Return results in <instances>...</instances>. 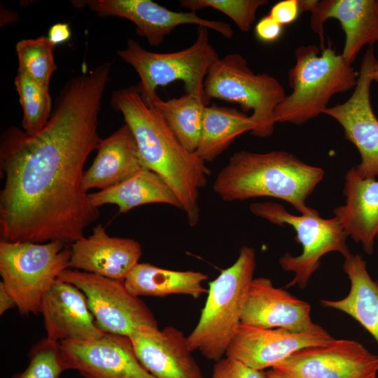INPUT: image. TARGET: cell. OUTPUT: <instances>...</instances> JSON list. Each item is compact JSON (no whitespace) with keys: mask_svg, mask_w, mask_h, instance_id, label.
Instances as JSON below:
<instances>
[{"mask_svg":"<svg viewBox=\"0 0 378 378\" xmlns=\"http://www.w3.org/2000/svg\"><path fill=\"white\" fill-rule=\"evenodd\" d=\"M108 76L94 69L62 88L44 127L17 126L0 138L1 240L71 244L99 216L83 186L84 165L102 139L99 115Z\"/></svg>","mask_w":378,"mask_h":378,"instance_id":"6da1fadb","label":"cell"},{"mask_svg":"<svg viewBox=\"0 0 378 378\" xmlns=\"http://www.w3.org/2000/svg\"><path fill=\"white\" fill-rule=\"evenodd\" d=\"M111 106L131 129L146 167L169 186L181 205L190 227L200 220V190L210 174L205 162L186 149L162 115L144 99L139 86L114 91Z\"/></svg>","mask_w":378,"mask_h":378,"instance_id":"7a4b0ae2","label":"cell"},{"mask_svg":"<svg viewBox=\"0 0 378 378\" xmlns=\"http://www.w3.org/2000/svg\"><path fill=\"white\" fill-rule=\"evenodd\" d=\"M324 174L321 167L307 164L286 151L241 150L218 172L213 190L226 202L276 198L305 214L313 210L306 202Z\"/></svg>","mask_w":378,"mask_h":378,"instance_id":"3957f363","label":"cell"},{"mask_svg":"<svg viewBox=\"0 0 378 378\" xmlns=\"http://www.w3.org/2000/svg\"><path fill=\"white\" fill-rule=\"evenodd\" d=\"M295 64L288 71L292 92L276 107L274 121L302 125L328 108L331 97L354 88L358 73L328 45L322 49L302 46L295 51Z\"/></svg>","mask_w":378,"mask_h":378,"instance_id":"277c9868","label":"cell"},{"mask_svg":"<svg viewBox=\"0 0 378 378\" xmlns=\"http://www.w3.org/2000/svg\"><path fill=\"white\" fill-rule=\"evenodd\" d=\"M253 248L242 246L236 261L209 284L199 321L187 336L189 349L218 361L237 332L255 269Z\"/></svg>","mask_w":378,"mask_h":378,"instance_id":"5b68a950","label":"cell"},{"mask_svg":"<svg viewBox=\"0 0 378 378\" xmlns=\"http://www.w3.org/2000/svg\"><path fill=\"white\" fill-rule=\"evenodd\" d=\"M71 249L60 241H0L1 282L23 316L40 313L42 299L69 268Z\"/></svg>","mask_w":378,"mask_h":378,"instance_id":"8992f818","label":"cell"},{"mask_svg":"<svg viewBox=\"0 0 378 378\" xmlns=\"http://www.w3.org/2000/svg\"><path fill=\"white\" fill-rule=\"evenodd\" d=\"M206 99L214 98L239 104L245 112L252 111L256 137L270 136L274 130V112L286 96L281 83L268 74H255L239 53H228L210 67L204 81Z\"/></svg>","mask_w":378,"mask_h":378,"instance_id":"52a82bcc","label":"cell"},{"mask_svg":"<svg viewBox=\"0 0 378 378\" xmlns=\"http://www.w3.org/2000/svg\"><path fill=\"white\" fill-rule=\"evenodd\" d=\"M208 29L198 26L195 41L176 52H150L132 38L127 40L124 49L118 51V55L138 74L141 80L139 88L145 102L158 94V87L181 80L184 83L186 93L209 102L204 95V81L219 57L209 41Z\"/></svg>","mask_w":378,"mask_h":378,"instance_id":"ba28073f","label":"cell"},{"mask_svg":"<svg viewBox=\"0 0 378 378\" xmlns=\"http://www.w3.org/2000/svg\"><path fill=\"white\" fill-rule=\"evenodd\" d=\"M249 208L255 216L278 225H288L296 232L295 239L302 246V253L293 255L286 253L279 260L284 271L294 274L287 288L298 286L304 288L326 254L337 252L344 258L351 254L346 242L348 237L335 216L323 218L314 209L308 214L294 215L274 202H254Z\"/></svg>","mask_w":378,"mask_h":378,"instance_id":"9c48e42d","label":"cell"},{"mask_svg":"<svg viewBox=\"0 0 378 378\" xmlns=\"http://www.w3.org/2000/svg\"><path fill=\"white\" fill-rule=\"evenodd\" d=\"M58 279L74 285L85 294L103 332L130 337L143 326L158 328L152 311L139 297L128 291L124 281L69 268Z\"/></svg>","mask_w":378,"mask_h":378,"instance_id":"30bf717a","label":"cell"},{"mask_svg":"<svg viewBox=\"0 0 378 378\" xmlns=\"http://www.w3.org/2000/svg\"><path fill=\"white\" fill-rule=\"evenodd\" d=\"M377 62L374 48L370 46L362 59L351 96L323 111L342 127L345 138L356 147L361 160L355 169L361 177L368 178L378 176V119L370 102V85Z\"/></svg>","mask_w":378,"mask_h":378,"instance_id":"8fae6325","label":"cell"},{"mask_svg":"<svg viewBox=\"0 0 378 378\" xmlns=\"http://www.w3.org/2000/svg\"><path fill=\"white\" fill-rule=\"evenodd\" d=\"M272 368L286 378H377L378 356L357 341L333 339L300 349Z\"/></svg>","mask_w":378,"mask_h":378,"instance_id":"7c38bea8","label":"cell"},{"mask_svg":"<svg viewBox=\"0 0 378 378\" xmlns=\"http://www.w3.org/2000/svg\"><path fill=\"white\" fill-rule=\"evenodd\" d=\"M76 6H87L100 17H116L133 22L136 33L158 46L174 29L183 24H197L213 29L230 38L234 32L229 24L200 18L194 12H176L151 0H88L73 1Z\"/></svg>","mask_w":378,"mask_h":378,"instance_id":"4fadbf2b","label":"cell"},{"mask_svg":"<svg viewBox=\"0 0 378 378\" xmlns=\"http://www.w3.org/2000/svg\"><path fill=\"white\" fill-rule=\"evenodd\" d=\"M59 343L66 370L83 378H155L139 360L128 336L104 333L87 342Z\"/></svg>","mask_w":378,"mask_h":378,"instance_id":"5bb4252c","label":"cell"},{"mask_svg":"<svg viewBox=\"0 0 378 378\" xmlns=\"http://www.w3.org/2000/svg\"><path fill=\"white\" fill-rule=\"evenodd\" d=\"M334 338L321 326L301 332L265 328L241 323L225 356L258 370L273 368L294 352L326 344Z\"/></svg>","mask_w":378,"mask_h":378,"instance_id":"9a60e30c","label":"cell"},{"mask_svg":"<svg viewBox=\"0 0 378 378\" xmlns=\"http://www.w3.org/2000/svg\"><path fill=\"white\" fill-rule=\"evenodd\" d=\"M299 5L300 12H311V27L319 36L321 49L325 22L329 18L340 22L345 34L341 54L350 64L364 46L378 41V0H299Z\"/></svg>","mask_w":378,"mask_h":378,"instance_id":"2e32d148","label":"cell"},{"mask_svg":"<svg viewBox=\"0 0 378 378\" xmlns=\"http://www.w3.org/2000/svg\"><path fill=\"white\" fill-rule=\"evenodd\" d=\"M130 337L139 360L155 378H204L180 330L146 326Z\"/></svg>","mask_w":378,"mask_h":378,"instance_id":"e0dca14e","label":"cell"},{"mask_svg":"<svg viewBox=\"0 0 378 378\" xmlns=\"http://www.w3.org/2000/svg\"><path fill=\"white\" fill-rule=\"evenodd\" d=\"M241 323L301 332L316 328L311 306L265 277L254 278L250 286Z\"/></svg>","mask_w":378,"mask_h":378,"instance_id":"ac0fdd59","label":"cell"},{"mask_svg":"<svg viewBox=\"0 0 378 378\" xmlns=\"http://www.w3.org/2000/svg\"><path fill=\"white\" fill-rule=\"evenodd\" d=\"M40 313L50 340L87 342L102 337L85 294L74 285L57 279L43 296Z\"/></svg>","mask_w":378,"mask_h":378,"instance_id":"d6986e66","label":"cell"},{"mask_svg":"<svg viewBox=\"0 0 378 378\" xmlns=\"http://www.w3.org/2000/svg\"><path fill=\"white\" fill-rule=\"evenodd\" d=\"M69 269L125 281L142 255L140 244L134 239L109 236L102 224L92 234L70 246Z\"/></svg>","mask_w":378,"mask_h":378,"instance_id":"ffe728a7","label":"cell"},{"mask_svg":"<svg viewBox=\"0 0 378 378\" xmlns=\"http://www.w3.org/2000/svg\"><path fill=\"white\" fill-rule=\"evenodd\" d=\"M343 193L345 202L334 209V216L347 237L372 255L378 237V180L361 177L353 167L345 174Z\"/></svg>","mask_w":378,"mask_h":378,"instance_id":"44dd1931","label":"cell"},{"mask_svg":"<svg viewBox=\"0 0 378 378\" xmlns=\"http://www.w3.org/2000/svg\"><path fill=\"white\" fill-rule=\"evenodd\" d=\"M97 150L92 164L83 174V186L86 191L112 187L148 169L127 124L101 139Z\"/></svg>","mask_w":378,"mask_h":378,"instance_id":"7402d4cb","label":"cell"},{"mask_svg":"<svg viewBox=\"0 0 378 378\" xmlns=\"http://www.w3.org/2000/svg\"><path fill=\"white\" fill-rule=\"evenodd\" d=\"M343 269L350 281L349 293L337 300H321L327 308L342 312L358 321L378 343V281L367 270L360 255L344 258Z\"/></svg>","mask_w":378,"mask_h":378,"instance_id":"603a6c76","label":"cell"},{"mask_svg":"<svg viewBox=\"0 0 378 378\" xmlns=\"http://www.w3.org/2000/svg\"><path fill=\"white\" fill-rule=\"evenodd\" d=\"M92 205L96 208L111 204L119 213L147 204L162 203L181 209L178 198L169 186L154 172L146 169L112 187L88 193Z\"/></svg>","mask_w":378,"mask_h":378,"instance_id":"cb8c5ba5","label":"cell"},{"mask_svg":"<svg viewBox=\"0 0 378 378\" xmlns=\"http://www.w3.org/2000/svg\"><path fill=\"white\" fill-rule=\"evenodd\" d=\"M207 279L208 275L201 272L171 270L147 262H139L124 284L128 291L136 297L180 294L199 298L208 293L203 286Z\"/></svg>","mask_w":378,"mask_h":378,"instance_id":"d4e9b609","label":"cell"},{"mask_svg":"<svg viewBox=\"0 0 378 378\" xmlns=\"http://www.w3.org/2000/svg\"><path fill=\"white\" fill-rule=\"evenodd\" d=\"M254 127L251 117L244 112L232 108L206 106L195 153L204 162H212L236 137L246 132H251Z\"/></svg>","mask_w":378,"mask_h":378,"instance_id":"484cf974","label":"cell"},{"mask_svg":"<svg viewBox=\"0 0 378 378\" xmlns=\"http://www.w3.org/2000/svg\"><path fill=\"white\" fill-rule=\"evenodd\" d=\"M146 102L158 111L182 146L195 153L200 141L204 108L209 102L200 96L189 93L167 101L156 94Z\"/></svg>","mask_w":378,"mask_h":378,"instance_id":"4316f807","label":"cell"},{"mask_svg":"<svg viewBox=\"0 0 378 378\" xmlns=\"http://www.w3.org/2000/svg\"><path fill=\"white\" fill-rule=\"evenodd\" d=\"M14 83L23 111V130L36 134L44 127L52 112L49 88L20 72Z\"/></svg>","mask_w":378,"mask_h":378,"instance_id":"83f0119b","label":"cell"},{"mask_svg":"<svg viewBox=\"0 0 378 378\" xmlns=\"http://www.w3.org/2000/svg\"><path fill=\"white\" fill-rule=\"evenodd\" d=\"M55 48L56 46L46 36L18 41L15 46L18 72L49 88L50 78L57 70L54 58Z\"/></svg>","mask_w":378,"mask_h":378,"instance_id":"f1b7e54d","label":"cell"},{"mask_svg":"<svg viewBox=\"0 0 378 378\" xmlns=\"http://www.w3.org/2000/svg\"><path fill=\"white\" fill-rule=\"evenodd\" d=\"M28 358L25 370L10 378H59L66 370L59 343L46 337L31 347Z\"/></svg>","mask_w":378,"mask_h":378,"instance_id":"f546056e","label":"cell"},{"mask_svg":"<svg viewBox=\"0 0 378 378\" xmlns=\"http://www.w3.org/2000/svg\"><path fill=\"white\" fill-rule=\"evenodd\" d=\"M181 6L190 12L206 8L218 10L228 16L242 32H248L255 20L258 8L267 0H181Z\"/></svg>","mask_w":378,"mask_h":378,"instance_id":"4dcf8cb0","label":"cell"},{"mask_svg":"<svg viewBox=\"0 0 378 378\" xmlns=\"http://www.w3.org/2000/svg\"><path fill=\"white\" fill-rule=\"evenodd\" d=\"M211 378H267L263 370L253 369L241 361L225 356L214 366Z\"/></svg>","mask_w":378,"mask_h":378,"instance_id":"1f68e13d","label":"cell"},{"mask_svg":"<svg viewBox=\"0 0 378 378\" xmlns=\"http://www.w3.org/2000/svg\"><path fill=\"white\" fill-rule=\"evenodd\" d=\"M300 13L299 0H283L272 7L269 15L283 26L295 21Z\"/></svg>","mask_w":378,"mask_h":378,"instance_id":"d6a6232c","label":"cell"},{"mask_svg":"<svg viewBox=\"0 0 378 378\" xmlns=\"http://www.w3.org/2000/svg\"><path fill=\"white\" fill-rule=\"evenodd\" d=\"M255 31L261 41L272 42L280 37L282 33V25L268 15L258 22Z\"/></svg>","mask_w":378,"mask_h":378,"instance_id":"836d02e7","label":"cell"},{"mask_svg":"<svg viewBox=\"0 0 378 378\" xmlns=\"http://www.w3.org/2000/svg\"><path fill=\"white\" fill-rule=\"evenodd\" d=\"M48 37L55 46L64 43L71 37V29L66 23H57L49 29Z\"/></svg>","mask_w":378,"mask_h":378,"instance_id":"e575fe53","label":"cell"},{"mask_svg":"<svg viewBox=\"0 0 378 378\" xmlns=\"http://www.w3.org/2000/svg\"><path fill=\"white\" fill-rule=\"evenodd\" d=\"M13 308H17L16 302L4 284L0 282V315H3Z\"/></svg>","mask_w":378,"mask_h":378,"instance_id":"d590c367","label":"cell"},{"mask_svg":"<svg viewBox=\"0 0 378 378\" xmlns=\"http://www.w3.org/2000/svg\"><path fill=\"white\" fill-rule=\"evenodd\" d=\"M266 374L267 378H286L273 368L269 370Z\"/></svg>","mask_w":378,"mask_h":378,"instance_id":"8d00e7d4","label":"cell"},{"mask_svg":"<svg viewBox=\"0 0 378 378\" xmlns=\"http://www.w3.org/2000/svg\"><path fill=\"white\" fill-rule=\"evenodd\" d=\"M372 79L373 80L378 82V60L377 62L376 66L372 74Z\"/></svg>","mask_w":378,"mask_h":378,"instance_id":"74e56055","label":"cell"},{"mask_svg":"<svg viewBox=\"0 0 378 378\" xmlns=\"http://www.w3.org/2000/svg\"><path fill=\"white\" fill-rule=\"evenodd\" d=\"M377 258H378V237H377Z\"/></svg>","mask_w":378,"mask_h":378,"instance_id":"f35d334b","label":"cell"}]
</instances>
